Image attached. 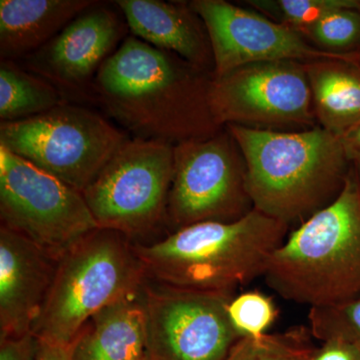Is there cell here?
I'll return each instance as SVG.
<instances>
[{
  "mask_svg": "<svg viewBox=\"0 0 360 360\" xmlns=\"http://www.w3.org/2000/svg\"><path fill=\"white\" fill-rule=\"evenodd\" d=\"M246 172L243 151L226 127L210 139L175 144L167 221L177 231L243 219L253 210Z\"/></svg>",
  "mask_w": 360,
  "mask_h": 360,
  "instance_id": "obj_9",
  "label": "cell"
},
{
  "mask_svg": "<svg viewBox=\"0 0 360 360\" xmlns=\"http://www.w3.org/2000/svg\"><path fill=\"white\" fill-rule=\"evenodd\" d=\"M350 60H352V63H354L355 65H359L360 68V51L359 53L354 54V56H352Z\"/></svg>",
  "mask_w": 360,
  "mask_h": 360,
  "instance_id": "obj_30",
  "label": "cell"
},
{
  "mask_svg": "<svg viewBox=\"0 0 360 360\" xmlns=\"http://www.w3.org/2000/svg\"><path fill=\"white\" fill-rule=\"evenodd\" d=\"M68 103L51 82L21 68L13 60L0 63V120L18 122Z\"/></svg>",
  "mask_w": 360,
  "mask_h": 360,
  "instance_id": "obj_19",
  "label": "cell"
},
{
  "mask_svg": "<svg viewBox=\"0 0 360 360\" xmlns=\"http://www.w3.org/2000/svg\"><path fill=\"white\" fill-rule=\"evenodd\" d=\"M39 340L32 333L0 341V360H37Z\"/></svg>",
  "mask_w": 360,
  "mask_h": 360,
  "instance_id": "obj_25",
  "label": "cell"
},
{
  "mask_svg": "<svg viewBox=\"0 0 360 360\" xmlns=\"http://www.w3.org/2000/svg\"><path fill=\"white\" fill-rule=\"evenodd\" d=\"M229 315L240 338H260L276 321L278 310L271 298L252 290L232 298Z\"/></svg>",
  "mask_w": 360,
  "mask_h": 360,
  "instance_id": "obj_24",
  "label": "cell"
},
{
  "mask_svg": "<svg viewBox=\"0 0 360 360\" xmlns=\"http://www.w3.org/2000/svg\"><path fill=\"white\" fill-rule=\"evenodd\" d=\"M340 139L349 155L350 153H360V124L349 130L343 136H341Z\"/></svg>",
  "mask_w": 360,
  "mask_h": 360,
  "instance_id": "obj_28",
  "label": "cell"
},
{
  "mask_svg": "<svg viewBox=\"0 0 360 360\" xmlns=\"http://www.w3.org/2000/svg\"><path fill=\"white\" fill-rule=\"evenodd\" d=\"M304 65L317 124L340 139L360 124V68L349 58Z\"/></svg>",
  "mask_w": 360,
  "mask_h": 360,
  "instance_id": "obj_18",
  "label": "cell"
},
{
  "mask_svg": "<svg viewBox=\"0 0 360 360\" xmlns=\"http://www.w3.org/2000/svg\"><path fill=\"white\" fill-rule=\"evenodd\" d=\"M213 77L132 35L104 61L92 89L106 113L134 137L175 146L224 129L210 110Z\"/></svg>",
  "mask_w": 360,
  "mask_h": 360,
  "instance_id": "obj_1",
  "label": "cell"
},
{
  "mask_svg": "<svg viewBox=\"0 0 360 360\" xmlns=\"http://www.w3.org/2000/svg\"><path fill=\"white\" fill-rule=\"evenodd\" d=\"M264 276L281 297L310 307L360 295V182L352 165L338 198L291 232Z\"/></svg>",
  "mask_w": 360,
  "mask_h": 360,
  "instance_id": "obj_4",
  "label": "cell"
},
{
  "mask_svg": "<svg viewBox=\"0 0 360 360\" xmlns=\"http://www.w3.org/2000/svg\"><path fill=\"white\" fill-rule=\"evenodd\" d=\"M245 4L300 34L331 11L360 8V0H246Z\"/></svg>",
  "mask_w": 360,
  "mask_h": 360,
  "instance_id": "obj_22",
  "label": "cell"
},
{
  "mask_svg": "<svg viewBox=\"0 0 360 360\" xmlns=\"http://www.w3.org/2000/svg\"><path fill=\"white\" fill-rule=\"evenodd\" d=\"M243 151L253 208L290 225L305 221L340 195L350 168L340 137L321 127L267 130L226 125Z\"/></svg>",
  "mask_w": 360,
  "mask_h": 360,
  "instance_id": "obj_2",
  "label": "cell"
},
{
  "mask_svg": "<svg viewBox=\"0 0 360 360\" xmlns=\"http://www.w3.org/2000/svg\"><path fill=\"white\" fill-rule=\"evenodd\" d=\"M71 360H148L141 292L96 312L75 338Z\"/></svg>",
  "mask_w": 360,
  "mask_h": 360,
  "instance_id": "obj_17",
  "label": "cell"
},
{
  "mask_svg": "<svg viewBox=\"0 0 360 360\" xmlns=\"http://www.w3.org/2000/svg\"><path fill=\"white\" fill-rule=\"evenodd\" d=\"M94 0H1L0 56L15 60L33 53L87 9Z\"/></svg>",
  "mask_w": 360,
  "mask_h": 360,
  "instance_id": "obj_16",
  "label": "cell"
},
{
  "mask_svg": "<svg viewBox=\"0 0 360 360\" xmlns=\"http://www.w3.org/2000/svg\"><path fill=\"white\" fill-rule=\"evenodd\" d=\"M1 225L59 262L99 229L82 193L0 146Z\"/></svg>",
  "mask_w": 360,
  "mask_h": 360,
  "instance_id": "obj_8",
  "label": "cell"
},
{
  "mask_svg": "<svg viewBox=\"0 0 360 360\" xmlns=\"http://www.w3.org/2000/svg\"><path fill=\"white\" fill-rule=\"evenodd\" d=\"M130 32L151 46L214 71L212 44L205 23L188 1L117 0Z\"/></svg>",
  "mask_w": 360,
  "mask_h": 360,
  "instance_id": "obj_15",
  "label": "cell"
},
{
  "mask_svg": "<svg viewBox=\"0 0 360 360\" xmlns=\"http://www.w3.org/2000/svg\"><path fill=\"white\" fill-rule=\"evenodd\" d=\"M309 333L317 340H338L360 352V295L347 302L310 307Z\"/></svg>",
  "mask_w": 360,
  "mask_h": 360,
  "instance_id": "obj_23",
  "label": "cell"
},
{
  "mask_svg": "<svg viewBox=\"0 0 360 360\" xmlns=\"http://www.w3.org/2000/svg\"><path fill=\"white\" fill-rule=\"evenodd\" d=\"M129 139L96 111L68 103L0 123V146L82 193Z\"/></svg>",
  "mask_w": 360,
  "mask_h": 360,
  "instance_id": "obj_6",
  "label": "cell"
},
{
  "mask_svg": "<svg viewBox=\"0 0 360 360\" xmlns=\"http://www.w3.org/2000/svg\"><path fill=\"white\" fill-rule=\"evenodd\" d=\"M309 335L305 328H295L277 335L241 338L224 360H309L314 350Z\"/></svg>",
  "mask_w": 360,
  "mask_h": 360,
  "instance_id": "obj_21",
  "label": "cell"
},
{
  "mask_svg": "<svg viewBox=\"0 0 360 360\" xmlns=\"http://www.w3.org/2000/svg\"><path fill=\"white\" fill-rule=\"evenodd\" d=\"M290 225L253 208L233 222L207 221L177 229L162 240L134 245L155 283L229 293L264 276Z\"/></svg>",
  "mask_w": 360,
  "mask_h": 360,
  "instance_id": "obj_3",
  "label": "cell"
},
{
  "mask_svg": "<svg viewBox=\"0 0 360 360\" xmlns=\"http://www.w3.org/2000/svg\"><path fill=\"white\" fill-rule=\"evenodd\" d=\"M124 30L115 11L96 4L26 56L25 70L51 82L61 92L84 89L89 82L94 84L97 71L112 54Z\"/></svg>",
  "mask_w": 360,
  "mask_h": 360,
  "instance_id": "obj_13",
  "label": "cell"
},
{
  "mask_svg": "<svg viewBox=\"0 0 360 360\" xmlns=\"http://www.w3.org/2000/svg\"><path fill=\"white\" fill-rule=\"evenodd\" d=\"M189 4L207 30L215 77L252 63L349 58L315 49L300 33L255 9L225 0H193Z\"/></svg>",
  "mask_w": 360,
  "mask_h": 360,
  "instance_id": "obj_12",
  "label": "cell"
},
{
  "mask_svg": "<svg viewBox=\"0 0 360 360\" xmlns=\"http://www.w3.org/2000/svg\"><path fill=\"white\" fill-rule=\"evenodd\" d=\"M349 156L360 182V153H350Z\"/></svg>",
  "mask_w": 360,
  "mask_h": 360,
  "instance_id": "obj_29",
  "label": "cell"
},
{
  "mask_svg": "<svg viewBox=\"0 0 360 360\" xmlns=\"http://www.w3.org/2000/svg\"><path fill=\"white\" fill-rule=\"evenodd\" d=\"M58 264L25 236L0 226V341L32 333Z\"/></svg>",
  "mask_w": 360,
  "mask_h": 360,
  "instance_id": "obj_14",
  "label": "cell"
},
{
  "mask_svg": "<svg viewBox=\"0 0 360 360\" xmlns=\"http://www.w3.org/2000/svg\"><path fill=\"white\" fill-rule=\"evenodd\" d=\"M174 175V144L134 137L116 151L82 195L99 229L132 239L167 221Z\"/></svg>",
  "mask_w": 360,
  "mask_h": 360,
  "instance_id": "obj_7",
  "label": "cell"
},
{
  "mask_svg": "<svg viewBox=\"0 0 360 360\" xmlns=\"http://www.w3.org/2000/svg\"><path fill=\"white\" fill-rule=\"evenodd\" d=\"M148 360H224L240 338L232 326L229 293L144 284Z\"/></svg>",
  "mask_w": 360,
  "mask_h": 360,
  "instance_id": "obj_11",
  "label": "cell"
},
{
  "mask_svg": "<svg viewBox=\"0 0 360 360\" xmlns=\"http://www.w3.org/2000/svg\"><path fill=\"white\" fill-rule=\"evenodd\" d=\"M210 105L219 127L291 131L319 127L307 68L298 61L252 63L213 77Z\"/></svg>",
  "mask_w": 360,
  "mask_h": 360,
  "instance_id": "obj_10",
  "label": "cell"
},
{
  "mask_svg": "<svg viewBox=\"0 0 360 360\" xmlns=\"http://www.w3.org/2000/svg\"><path fill=\"white\" fill-rule=\"evenodd\" d=\"M148 279L131 239L97 229L59 260L32 333L39 340L70 345L96 312L139 295Z\"/></svg>",
  "mask_w": 360,
  "mask_h": 360,
  "instance_id": "obj_5",
  "label": "cell"
},
{
  "mask_svg": "<svg viewBox=\"0 0 360 360\" xmlns=\"http://www.w3.org/2000/svg\"><path fill=\"white\" fill-rule=\"evenodd\" d=\"M300 34L319 51L350 58L360 51V8L331 11Z\"/></svg>",
  "mask_w": 360,
  "mask_h": 360,
  "instance_id": "obj_20",
  "label": "cell"
},
{
  "mask_svg": "<svg viewBox=\"0 0 360 360\" xmlns=\"http://www.w3.org/2000/svg\"><path fill=\"white\" fill-rule=\"evenodd\" d=\"M73 341L70 345H58L39 340L37 360H71Z\"/></svg>",
  "mask_w": 360,
  "mask_h": 360,
  "instance_id": "obj_27",
  "label": "cell"
},
{
  "mask_svg": "<svg viewBox=\"0 0 360 360\" xmlns=\"http://www.w3.org/2000/svg\"><path fill=\"white\" fill-rule=\"evenodd\" d=\"M309 360H360V352L345 341L331 340L314 348Z\"/></svg>",
  "mask_w": 360,
  "mask_h": 360,
  "instance_id": "obj_26",
  "label": "cell"
}]
</instances>
